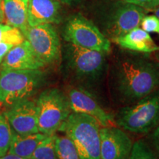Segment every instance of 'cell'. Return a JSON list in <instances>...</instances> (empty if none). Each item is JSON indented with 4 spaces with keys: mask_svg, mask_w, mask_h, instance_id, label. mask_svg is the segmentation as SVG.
<instances>
[{
    "mask_svg": "<svg viewBox=\"0 0 159 159\" xmlns=\"http://www.w3.org/2000/svg\"><path fill=\"white\" fill-rule=\"evenodd\" d=\"M157 6H159V0H151L150 4L148 5V7H147V8H144V9L148 10V9L154 8V7H157Z\"/></svg>",
    "mask_w": 159,
    "mask_h": 159,
    "instance_id": "29",
    "label": "cell"
},
{
    "mask_svg": "<svg viewBox=\"0 0 159 159\" xmlns=\"http://www.w3.org/2000/svg\"><path fill=\"white\" fill-rule=\"evenodd\" d=\"M152 145L156 152L159 155V124L154 128V131L151 137Z\"/></svg>",
    "mask_w": 159,
    "mask_h": 159,
    "instance_id": "25",
    "label": "cell"
},
{
    "mask_svg": "<svg viewBox=\"0 0 159 159\" xmlns=\"http://www.w3.org/2000/svg\"><path fill=\"white\" fill-rule=\"evenodd\" d=\"M0 159H30V158H23V157L16 156V155L14 154H6L5 156H4L2 157H0Z\"/></svg>",
    "mask_w": 159,
    "mask_h": 159,
    "instance_id": "27",
    "label": "cell"
},
{
    "mask_svg": "<svg viewBox=\"0 0 159 159\" xmlns=\"http://www.w3.org/2000/svg\"><path fill=\"white\" fill-rule=\"evenodd\" d=\"M63 38L67 43L105 54L111 50L110 40L91 20L80 14L73 16L66 22Z\"/></svg>",
    "mask_w": 159,
    "mask_h": 159,
    "instance_id": "7",
    "label": "cell"
},
{
    "mask_svg": "<svg viewBox=\"0 0 159 159\" xmlns=\"http://www.w3.org/2000/svg\"><path fill=\"white\" fill-rule=\"evenodd\" d=\"M55 134L47 136L33 152L30 159H57L55 144Z\"/></svg>",
    "mask_w": 159,
    "mask_h": 159,
    "instance_id": "19",
    "label": "cell"
},
{
    "mask_svg": "<svg viewBox=\"0 0 159 159\" xmlns=\"http://www.w3.org/2000/svg\"><path fill=\"white\" fill-rule=\"evenodd\" d=\"M25 40V36L19 29L0 23V42L3 41L16 46Z\"/></svg>",
    "mask_w": 159,
    "mask_h": 159,
    "instance_id": "21",
    "label": "cell"
},
{
    "mask_svg": "<svg viewBox=\"0 0 159 159\" xmlns=\"http://www.w3.org/2000/svg\"><path fill=\"white\" fill-rule=\"evenodd\" d=\"M145 10H146V9H145ZM146 11H147V13H148V12H149V11L152 12V13H154V15L156 16L159 19V6H157V7H154V8L146 10Z\"/></svg>",
    "mask_w": 159,
    "mask_h": 159,
    "instance_id": "30",
    "label": "cell"
},
{
    "mask_svg": "<svg viewBox=\"0 0 159 159\" xmlns=\"http://www.w3.org/2000/svg\"><path fill=\"white\" fill-rule=\"evenodd\" d=\"M28 0H4L5 22L19 29L22 34L29 27L27 21Z\"/></svg>",
    "mask_w": 159,
    "mask_h": 159,
    "instance_id": "16",
    "label": "cell"
},
{
    "mask_svg": "<svg viewBox=\"0 0 159 159\" xmlns=\"http://www.w3.org/2000/svg\"><path fill=\"white\" fill-rule=\"evenodd\" d=\"M35 102L39 132L47 136L59 131L72 112L66 94L57 88L43 91Z\"/></svg>",
    "mask_w": 159,
    "mask_h": 159,
    "instance_id": "6",
    "label": "cell"
},
{
    "mask_svg": "<svg viewBox=\"0 0 159 159\" xmlns=\"http://www.w3.org/2000/svg\"><path fill=\"white\" fill-rule=\"evenodd\" d=\"M112 41L123 49L136 52L152 53L159 50V46L155 43L150 33L139 27Z\"/></svg>",
    "mask_w": 159,
    "mask_h": 159,
    "instance_id": "15",
    "label": "cell"
},
{
    "mask_svg": "<svg viewBox=\"0 0 159 159\" xmlns=\"http://www.w3.org/2000/svg\"><path fill=\"white\" fill-rule=\"evenodd\" d=\"M11 129L20 135L39 133L36 102L30 99H23L10 106L3 114Z\"/></svg>",
    "mask_w": 159,
    "mask_h": 159,
    "instance_id": "12",
    "label": "cell"
},
{
    "mask_svg": "<svg viewBox=\"0 0 159 159\" xmlns=\"http://www.w3.org/2000/svg\"><path fill=\"white\" fill-rule=\"evenodd\" d=\"M127 159H158V158L144 141L139 140L133 145L130 156Z\"/></svg>",
    "mask_w": 159,
    "mask_h": 159,
    "instance_id": "22",
    "label": "cell"
},
{
    "mask_svg": "<svg viewBox=\"0 0 159 159\" xmlns=\"http://www.w3.org/2000/svg\"><path fill=\"white\" fill-rule=\"evenodd\" d=\"M114 94L130 105L159 89V64L146 57L128 55L115 63L111 77Z\"/></svg>",
    "mask_w": 159,
    "mask_h": 159,
    "instance_id": "1",
    "label": "cell"
},
{
    "mask_svg": "<svg viewBox=\"0 0 159 159\" xmlns=\"http://www.w3.org/2000/svg\"><path fill=\"white\" fill-rule=\"evenodd\" d=\"M55 144L57 159H80L74 142L66 135L55 134Z\"/></svg>",
    "mask_w": 159,
    "mask_h": 159,
    "instance_id": "18",
    "label": "cell"
},
{
    "mask_svg": "<svg viewBox=\"0 0 159 159\" xmlns=\"http://www.w3.org/2000/svg\"><path fill=\"white\" fill-rule=\"evenodd\" d=\"M117 1L134 4V5H139L140 6V7H144V8H147V7H148V5L151 2V0H117Z\"/></svg>",
    "mask_w": 159,
    "mask_h": 159,
    "instance_id": "26",
    "label": "cell"
},
{
    "mask_svg": "<svg viewBox=\"0 0 159 159\" xmlns=\"http://www.w3.org/2000/svg\"><path fill=\"white\" fill-rule=\"evenodd\" d=\"M154 53H155V57H156V61L158 63V64H159V50L155 52Z\"/></svg>",
    "mask_w": 159,
    "mask_h": 159,
    "instance_id": "32",
    "label": "cell"
},
{
    "mask_svg": "<svg viewBox=\"0 0 159 159\" xmlns=\"http://www.w3.org/2000/svg\"><path fill=\"white\" fill-rule=\"evenodd\" d=\"M14 47V45L12 43H9L7 42H0V64L3 61L5 57L7 55L9 51Z\"/></svg>",
    "mask_w": 159,
    "mask_h": 159,
    "instance_id": "24",
    "label": "cell"
},
{
    "mask_svg": "<svg viewBox=\"0 0 159 159\" xmlns=\"http://www.w3.org/2000/svg\"><path fill=\"white\" fill-rule=\"evenodd\" d=\"M100 126L89 115L71 112L59 131L72 140L80 158L100 159Z\"/></svg>",
    "mask_w": 159,
    "mask_h": 159,
    "instance_id": "3",
    "label": "cell"
},
{
    "mask_svg": "<svg viewBox=\"0 0 159 159\" xmlns=\"http://www.w3.org/2000/svg\"><path fill=\"white\" fill-rule=\"evenodd\" d=\"M3 3H4V0H0V23L5 22V16H4Z\"/></svg>",
    "mask_w": 159,
    "mask_h": 159,
    "instance_id": "28",
    "label": "cell"
},
{
    "mask_svg": "<svg viewBox=\"0 0 159 159\" xmlns=\"http://www.w3.org/2000/svg\"><path fill=\"white\" fill-rule=\"evenodd\" d=\"M61 8L58 0H28L27 21L29 26L60 23Z\"/></svg>",
    "mask_w": 159,
    "mask_h": 159,
    "instance_id": "14",
    "label": "cell"
},
{
    "mask_svg": "<svg viewBox=\"0 0 159 159\" xmlns=\"http://www.w3.org/2000/svg\"><path fill=\"white\" fill-rule=\"evenodd\" d=\"M65 69L75 86L90 89L99 84L107 68L105 54L67 43L64 47Z\"/></svg>",
    "mask_w": 159,
    "mask_h": 159,
    "instance_id": "2",
    "label": "cell"
},
{
    "mask_svg": "<svg viewBox=\"0 0 159 159\" xmlns=\"http://www.w3.org/2000/svg\"><path fill=\"white\" fill-rule=\"evenodd\" d=\"M23 35L45 65L54 63L60 59L61 50L59 35L52 24L29 26Z\"/></svg>",
    "mask_w": 159,
    "mask_h": 159,
    "instance_id": "9",
    "label": "cell"
},
{
    "mask_svg": "<svg viewBox=\"0 0 159 159\" xmlns=\"http://www.w3.org/2000/svg\"><path fill=\"white\" fill-rule=\"evenodd\" d=\"M45 75L41 69L21 70L2 69L0 71V103L11 106L30 99L42 86Z\"/></svg>",
    "mask_w": 159,
    "mask_h": 159,
    "instance_id": "5",
    "label": "cell"
},
{
    "mask_svg": "<svg viewBox=\"0 0 159 159\" xmlns=\"http://www.w3.org/2000/svg\"><path fill=\"white\" fill-rule=\"evenodd\" d=\"M140 26L147 33H153L159 35V19L156 16L145 15L141 21Z\"/></svg>",
    "mask_w": 159,
    "mask_h": 159,
    "instance_id": "23",
    "label": "cell"
},
{
    "mask_svg": "<svg viewBox=\"0 0 159 159\" xmlns=\"http://www.w3.org/2000/svg\"><path fill=\"white\" fill-rule=\"evenodd\" d=\"M99 140L100 159H127L134 145L126 133L111 125L101 127Z\"/></svg>",
    "mask_w": 159,
    "mask_h": 159,
    "instance_id": "11",
    "label": "cell"
},
{
    "mask_svg": "<svg viewBox=\"0 0 159 159\" xmlns=\"http://www.w3.org/2000/svg\"><path fill=\"white\" fill-rule=\"evenodd\" d=\"M47 136V135L39 132L28 135H20L13 130V137L7 153L30 159L38 145Z\"/></svg>",
    "mask_w": 159,
    "mask_h": 159,
    "instance_id": "17",
    "label": "cell"
},
{
    "mask_svg": "<svg viewBox=\"0 0 159 159\" xmlns=\"http://www.w3.org/2000/svg\"><path fill=\"white\" fill-rule=\"evenodd\" d=\"M66 96L72 112L89 115L97 120L102 127L111 126L114 122V118L104 110L95 96L87 89L73 85L69 88Z\"/></svg>",
    "mask_w": 159,
    "mask_h": 159,
    "instance_id": "10",
    "label": "cell"
},
{
    "mask_svg": "<svg viewBox=\"0 0 159 159\" xmlns=\"http://www.w3.org/2000/svg\"><path fill=\"white\" fill-rule=\"evenodd\" d=\"M115 122L129 132L144 134L159 124V89L117 113Z\"/></svg>",
    "mask_w": 159,
    "mask_h": 159,
    "instance_id": "4",
    "label": "cell"
},
{
    "mask_svg": "<svg viewBox=\"0 0 159 159\" xmlns=\"http://www.w3.org/2000/svg\"><path fill=\"white\" fill-rule=\"evenodd\" d=\"M13 130L7 119L4 115L0 114V157L5 156L11 145Z\"/></svg>",
    "mask_w": 159,
    "mask_h": 159,
    "instance_id": "20",
    "label": "cell"
},
{
    "mask_svg": "<svg viewBox=\"0 0 159 159\" xmlns=\"http://www.w3.org/2000/svg\"><path fill=\"white\" fill-rule=\"evenodd\" d=\"M60 2L63 3V4H65V5H72V4H74L75 2H76L78 1V0H58Z\"/></svg>",
    "mask_w": 159,
    "mask_h": 159,
    "instance_id": "31",
    "label": "cell"
},
{
    "mask_svg": "<svg viewBox=\"0 0 159 159\" xmlns=\"http://www.w3.org/2000/svg\"><path fill=\"white\" fill-rule=\"evenodd\" d=\"M146 13L144 7L134 4L114 3L102 16V33L111 40L122 36L139 27Z\"/></svg>",
    "mask_w": 159,
    "mask_h": 159,
    "instance_id": "8",
    "label": "cell"
},
{
    "mask_svg": "<svg viewBox=\"0 0 159 159\" xmlns=\"http://www.w3.org/2000/svg\"><path fill=\"white\" fill-rule=\"evenodd\" d=\"M2 69L38 70L45 66L27 40L12 48L1 64Z\"/></svg>",
    "mask_w": 159,
    "mask_h": 159,
    "instance_id": "13",
    "label": "cell"
}]
</instances>
